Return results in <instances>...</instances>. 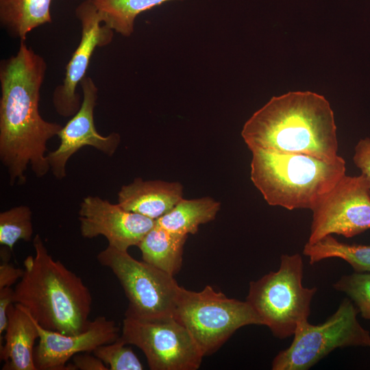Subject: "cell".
Returning <instances> with one entry per match:
<instances>
[{"label": "cell", "instance_id": "27", "mask_svg": "<svg viewBox=\"0 0 370 370\" xmlns=\"http://www.w3.org/2000/svg\"><path fill=\"white\" fill-rule=\"evenodd\" d=\"M90 353H79L72 358V364L75 370H108V367L99 358Z\"/></svg>", "mask_w": 370, "mask_h": 370}, {"label": "cell", "instance_id": "20", "mask_svg": "<svg viewBox=\"0 0 370 370\" xmlns=\"http://www.w3.org/2000/svg\"><path fill=\"white\" fill-rule=\"evenodd\" d=\"M103 23L125 37L132 35L136 16L164 3L175 0H92Z\"/></svg>", "mask_w": 370, "mask_h": 370}, {"label": "cell", "instance_id": "8", "mask_svg": "<svg viewBox=\"0 0 370 370\" xmlns=\"http://www.w3.org/2000/svg\"><path fill=\"white\" fill-rule=\"evenodd\" d=\"M358 308L347 298L325 322L299 323L290 346L272 362L273 370H306L338 347H370V333L357 319Z\"/></svg>", "mask_w": 370, "mask_h": 370}, {"label": "cell", "instance_id": "18", "mask_svg": "<svg viewBox=\"0 0 370 370\" xmlns=\"http://www.w3.org/2000/svg\"><path fill=\"white\" fill-rule=\"evenodd\" d=\"M52 0H0V22L10 36L25 40L34 29L51 23Z\"/></svg>", "mask_w": 370, "mask_h": 370}, {"label": "cell", "instance_id": "26", "mask_svg": "<svg viewBox=\"0 0 370 370\" xmlns=\"http://www.w3.org/2000/svg\"><path fill=\"white\" fill-rule=\"evenodd\" d=\"M354 164L361 171L370 190V138L360 139L354 147Z\"/></svg>", "mask_w": 370, "mask_h": 370}, {"label": "cell", "instance_id": "25", "mask_svg": "<svg viewBox=\"0 0 370 370\" xmlns=\"http://www.w3.org/2000/svg\"><path fill=\"white\" fill-rule=\"evenodd\" d=\"M8 249L6 247H3V249H1L0 288L11 287L21 278L24 273L23 269L14 267L9 262Z\"/></svg>", "mask_w": 370, "mask_h": 370}, {"label": "cell", "instance_id": "21", "mask_svg": "<svg viewBox=\"0 0 370 370\" xmlns=\"http://www.w3.org/2000/svg\"><path fill=\"white\" fill-rule=\"evenodd\" d=\"M303 254L309 258L311 264L326 258H338L348 262L355 272H370V245L341 243L331 234L314 243H306Z\"/></svg>", "mask_w": 370, "mask_h": 370}, {"label": "cell", "instance_id": "10", "mask_svg": "<svg viewBox=\"0 0 370 370\" xmlns=\"http://www.w3.org/2000/svg\"><path fill=\"white\" fill-rule=\"evenodd\" d=\"M311 210L310 244L327 235L351 238L370 229V190L366 179L362 174H345Z\"/></svg>", "mask_w": 370, "mask_h": 370}, {"label": "cell", "instance_id": "1", "mask_svg": "<svg viewBox=\"0 0 370 370\" xmlns=\"http://www.w3.org/2000/svg\"><path fill=\"white\" fill-rule=\"evenodd\" d=\"M20 41L16 54L0 64V160L11 186L26 183L29 166L38 177L50 171L47 143L63 127L40 114L47 62L25 40Z\"/></svg>", "mask_w": 370, "mask_h": 370}, {"label": "cell", "instance_id": "16", "mask_svg": "<svg viewBox=\"0 0 370 370\" xmlns=\"http://www.w3.org/2000/svg\"><path fill=\"white\" fill-rule=\"evenodd\" d=\"M4 345L0 346L2 370H37L34 344L39 338L36 320L21 305L12 304L8 312Z\"/></svg>", "mask_w": 370, "mask_h": 370}, {"label": "cell", "instance_id": "28", "mask_svg": "<svg viewBox=\"0 0 370 370\" xmlns=\"http://www.w3.org/2000/svg\"><path fill=\"white\" fill-rule=\"evenodd\" d=\"M14 289L11 287L0 288V336L5 331L8 325V312L9 308L14 303Z\"/></svg>", "mask_w": 370, "mask_h": 370}, {"label": "cell", "instance_id": "23", "mask_svg": "<svg viewBox=\"0 0 370 370\" xmlns=\"http://www.w3.org/2000/svg\"><path fill=\"white\" fill-rule=\"evenodd\" d=\"M127 345L120 335L115 341L97 347L92 354L110 370L143 369V365Z\"/></svg>", "mask_w": 370, "mask_h": 370}, {"label": "cell", "instance_id": "19", "mask_svg": "<svg viewBox=\"0 0 370 370\" xmlns=\"http://www.w3.org/2000/svg\"><path fill=\"white\" fill-rule=\"evenodd\" d=\"M220 203L211 197L182 199L168 213L156 220L162 227L182 234H194L199 225L214 220Z\"/></svg>", "mask_w": 370, "mask_h": 370}, {"label": "cell", "instance_id": "24", "mask_svg": "<svg viewBox=\"0 0 370 370\" xmlns=\"http://www.w3.org/2000/svg\"><path fill=\"white\" fill-rule=\"evenodd\" d=\"M333 287L354 301L362 318L370 319V272L344 275Z\"/></svg>", "mask_w": 370, "mask_h": 370}, {"label": "cell", "instance_id": "12", "mask_svg": "<svg viewBox=\"0 0 370 370\" xmlns=\"http://www.w3.org/2000/svg\"><path fill=\"white\" fill-rule=\"evenodd\" d=\"M79 85L83 94L81 107L60 132L58 136L60 139L59 147L47 155L50 170L58 180H62L66 176L68 160L81 148L92 147L105 155L112 156L121 141L118 133L102 136L96 130L94 109L98 88L92 79L85 77Z\"/></svg>", "mask_w": 370, "mask_h": 370}, {"label": "cell", "instance_id": "5", "mask_svg": "<svg viewBox=\"0 0 370 370\" xmlns=\"http://www.w3.org/2000/svg\"><path fill=\"white\" fill-rule=\"evenodd\" d=\"M304 263L299 254H284L279 269L249 284L246 301L272 334L280 339L294 334L307 321L316 287L303 286Z\"/></svg>", "mask_w": 370, "mask_h": 370}, {"label": "cell", "instance_id": "3", "mask_svg": "<svg viewBox=\"0 0 370 370\" xmlns=\"http://www.w3.org/2000/svg\"><path fill=\"white\" fill-rule=\"evenodd\" d=\"M33 245L35 254L24 260L14 303L23 306L45 329L64 334L84 332L91 321L90 290L80 277L53 258L39 234Z\"/></svg>", "mask_w": 370, "mask_h": 370}, {"label": "cell", "instance_id": "7", "mask_svg": "<svg viewBox=\"0 0 370 370\" xmlns=\"http://www.w3.org/2000/svg\"><path fill=\"white\" fill-rule=\"evenodd\" d=\"M97 259L113 272L124 290L128 299L125 317L144 320L174 317L180 288L174 276L109 245Z\"/></svg>", "mask_w": 370, "mask_h": 370}, {"label": "cell", "instance_id": "14", "mask_svg": "<svg viewBox=\"0 0 370 370\" xmlns=\"http://www.w3.org/2000/svg\"><path fill=\"white\" fill-rule=\"evenodd\" d=\"M36 325L39 338L34 359L37 370H69L67 362L75 354L92 352L100 345L115 341L121 335L116 323L104 316L97 317L90 321L86 330L76 334L49 330L37 322Z\"/></svg>", "mask_w": 370, "mask_h": 370}, {"label": "cell", "instance_id": "22", "mask_svg": "<svg viewBox=\"0 0 370 370\" xmlns=\"http://www.w3.org/2000/svg\"><path fill=\"white\" fill-rule=\"evenodd\" d=\"M33 235L32 212L18 206L0 213V244L11 251L20 240L29 241Z\"/></svg>", "mask_w": 370, "mask_h": 370}, {"label": "cell", "instance_id": "9", "mask_svg": "<svg viewBox=\"0 0 370 370\" xmlns=\"http://www.w3.org/2000/svg\"><path fill=\"white\" fill-rule=\"evenodd\" d=\"M121 337L142 350L151 370H196L204 357L189 331L173 317H125Z\"/></svg>", "mask_w": 370, "mask_h": 370}, {"label": "cell", "instance_id": "17", "mask_svg": "<svg viewBox=\"0 0 370 370\" xmlns=\"http://www.w3.org/2000/svg\"><path fill=\"white\" fill-rule=\"evenodd\" d=\"M188 235L170 232L155 223L138 245L143 260L174 276L181 269Z\"/></svg>", "mask_w": 370, "mask_h": 370}, {"label": "cell", "instance_id": "15", "mask_svg": "<svg viewBox=\"0 0 370 370\" xmlns=\"http://www.w3.org/2000/svg\"><path fill=\"white\" fill-rule=\"evenodd\" d=\"M179 182L135 179L121 187L118 204L124 210L156 220L168 213L182 199Z\"/></svg>", "mask_w": 370, "mask_h": 370}, {"label": "cell", "instance_id": "2", "mask_svg": "<svg viewBox=\"0 0 370 370\" xmlns=\"http://www.w3.org/2000/svg\"><path fill=\"white\" fill-rule=\"evenodd\" d=\"M241 136L251 151L302 153L325 160L338 156L334 112L323 96L310 91L273 97L246 121Z\"/></svg>", "mask_w": 370, "mask_h": 370}, {"label": "cell", "instance_id": "6", "mask_svg": "<svg viewBox=\"0 0 370 370\" xmlns=\"http://www.w3.org/2000/svg\"><path fill=\"white\" fill-rule=\"evenodd\" d=\"M174 317L189 331L204 356L217 351L241 327L263 325L247 301L229 298L208 285L198 292L180 286Z\"/></svg>", "mask_w": 370, "mask_h": 370}, {"label": "cell", "instance_id": "13", "mask_svg": "<svg viewBox=\"0 0 370 370\" xmlns=\"http://www.w3.org/2000/svg\"><path fill=\"white\" fill-rule=\"evenodd\" d=\"M83 237L104 236L108 245L121 251L137 246L153 227L156 220L124 210L118 204L98 196H87L78 212Z\"/></svg>", "mask_w": 370, "mask_h": 370}, {"label": "cell", "instance_id": "11", "mask_svg": "<svg viewBox=\"0 0 370 370\" xmlns=\"http://www.w3.org/2000/svg\"><path fill=\"white\" fill-rule=\"evenodd\" d=\"M82 27L79 43L66 67L62 83L52 95L56 112L64 117L73 116L81 107L82 101L77 87L86 77L91 57L97 47L110 44L114 31L107 27L92 0L82 2L75 10Z\"/></svg>", "mask_w": 370, "mask_h": 370}, {"label": "cell", "instance_id": "4", "mask_svg": "<svg viewBox=\"0 0 370 370\" xmlns=\"http://www.w3.org/2000/svg\"><path fill=\"white\" fill-rule=\"evenodd\" d=\"M250 177L268 204L312 210L345 175L340 156L325 160L302 153L252 151Z\"/></svg>", "mask_w": 370, "mask_h": 370}]
</instances>
